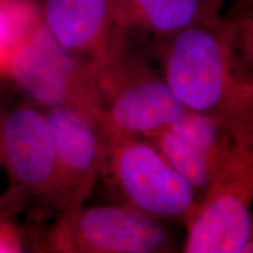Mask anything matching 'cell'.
I'll return each mask as SVG.
<instances>
[{
  "label": "cell",
  "mask_w": 253,
  "mask_h": 253,
  "mask_svg": "<svg viewBox=\"0 0 253 253\" xmlns=\"http://www.w3.org/2000/svg\"><path fill=\"white\" fill-rule=\"evenodd\" d=\"M148 41L122 30L95 61L104 130L149 137L188 112L153 65Z\"/></svg>",
  "instance_id": "2"
},
{
  "label": "cell",
  "mask_w": 253,
  "mask_h": 253,
  "mask_svg": "<svg viewBox=\"0 0 253 253\" xmlns=\"http://www.w3.org/2000/svg\"><path fill=\"white\" fill-rule=\"evenodd\" d=\"M40 21L38 0H0V78L19 43Z\"/></svg>",
  "instance_id": "14"
},
{
  "label": "cell",
  "mask_w": 253,
  "mask_h": 253,
  "mask_svg": "<svg viewBox=\"0 0 253 253\" xmlns=\"http://www.w3.org/2000/svg\"><path fill=\"white\" fill-rule=\"evenodd\" d=\"M56 155L55 188L48 213L55 216L86 203L100 179L104 134L97 115L75 107L46 108Z\"/></svg>",
  "instance_id": "8"
},
{
  "label": "cell",
  "mask_w": 253,
  "mask_h": 253,
  "mask_svg": "<svg viewBox=\"0 0 253 253\" xmlns=\"http://www.w3.org/2000/svg\"><path fill=\"white\" fill-rule=\"evenodd\" d=\"M220 24L231 75L240 86L253 89V0H231Z\"/></svg>",
  "instance_id": "11"
},
{
  "label": "cell",
  "mask_w": 253,
  "mask_h": 253,
  "mask_svg": "<svg viewBox=\"0 0 253 253\" xmlns=\"http://www.w3.org/2000/svg\"><path fill=\"white\" fill-rule=\"evenodd\" d=\"M0 94V175L14 213L27 205L48 213L56 155L45 110L11 86Z\"/></svg>",
  "instance_id": "5"
},
{
  "label": "cell",
  "mask_w": 253,
  "mask_h": 253,
  "mask_svg": "<svg viewBox=\"0 0 253 253\" xmlns=\"http://www.w3.org/2000/svg\"><path fill=\"white\" fill-rule=\"evenodd\" d=\"M253 126L237 131L212 185L185 224L182 252L242 253L253 223Z\"/></svg>",
  "instance_id": "6"
},
{
  "label": "cell",
  "mask_w": 253,
  "mask_h": 253,
  "mask_svg": "<svg viewBox=\"0 0 253 253\" xmlns=\"http://www.w3.org/2000/svg\"><path fill=\"white\" fill-rule=\"evenodd\" d=\"M170 128L209 161L214 177L236 138V129L208 114L188 112Z\"/></svg>",
  "instance_id": "13"
},
{
  "label": "cell",
  "mask_w": 253,
  "mask_h": 253,
  "mask_svg": "<svg viewBox=\"0 0 253 253\" xmlns=\"http://www.w3.org/2000/svg\"><path fill=\"white\" fill-rule=\"evenodd\" d=\"M226 0H109L114 23L134 36L157 39L219 20Z\"/></svg>",
  "instance_id": "10"
},
{
  "label": "cell",
  "mask_w": 253,
  "mask_h": 253,
  "mask_svg": "<svg viewBox=\"0 0 253 253\" xmlns=\"http://www.w3.org/2000/svg\"><path fill=\"white\" fill-rule=\"evenodd\" d=\"M0 80L42 109L75 107L102 114L94 65L60 46L41 21L15 48Z\"/></svg>",
  "instance_id": "7"
},
{
  "label": "cell",
  "mask_w": 253,
  "mask_h": 253,
  "mask_svg": "<svg viewBox=\"0 0 253 253\" xmlns=\"http://www.w3.org/2000/svg\"><path fill=\"white\" fill-rule=\"evenodd\" d=\"M147 40L164 81L186 110L208 114L233 129L252 125L253 89L231 75L220 19Z\"/></svg>",
  "instance_id": "1"
},
{
  "label": "cell",
  "mask_w": 253,
  "mask_h": 253,
  "mask_svg": "<svg viewBox=\"0 0 253 253\" xmlns=\"http://www.w3.org/2000/svg\"><path fill=\"white\" fill-rule=\"evenodd\" d=\"M41 23L60 46L94 63L121 27L114 23L109 0H38Z\"/></svg>",
  "instance_id": "9"
},
{
  "label": "cell",
  "mask_w": 253,
  "mask_h": 253,
  "mask_svg": "<svg viewBox=\"0 0 253 253\" xmlns=\"http://www.w3.org/2000/svg\"><path fill=\"white\" fill-rule=\"evenodd\" d=\"M32 251V233L11 219L0 217V253H21Z\"/></svg>",
  "instance_id": "15"
},
{
  "label": "cell",
  "mask_w": 253,
  "mask_h": 253,
  "mask_svg": "<svg viewBox=\"0 0 253 253\" xmlns=\"http://www.w3.org/2000/svg\"><path fill=\"white\" fill-rule=\"evenodd\" d=\"M173 224L122 203L86 205L33 230V252L170 253L181 250Z\"/></svg>",
  "instance_id": "4"
},
{
  "label": "cell",
  "mask_w": 253,
  "mask_h": 253,
  "mask_svg": "<svg viewBox=\"0 0 253 253\" xmlns=\"http://www.w3.org/2000/svg\"><path fill=\"white\" fill-rule=\"evenodd\" d=\"M147 138L156 145L173 169L191 185L201 203L214 179V170L207 158L170 126L161 129Z\"/></svg>",
  "instance_id": "12"
},
{
  "label": "cell",
  "mask_w": 253,
  "mask_h": 253,
  "mask_svg": "<svg viewBox=\"0 0 253 253\" xmlns=\"http://www.w3.org/2000/svg\"><path fill=\"white\" fill-rule=\"evenodd\" d=\"M103 134L100 179L118 203L185 226L197 210L199 198L156 145L144 136L115 135L104 129Z\"/></svg>",
  "instance_id": "3"
}]
</instances>
